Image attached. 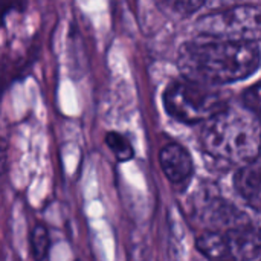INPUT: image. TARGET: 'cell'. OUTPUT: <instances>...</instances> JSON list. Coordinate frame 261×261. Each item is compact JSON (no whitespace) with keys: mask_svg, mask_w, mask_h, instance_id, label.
I'll return each instance as SVG.
<instances>
[{"mask_svg":"<svg viewBox=\"0 0 261 261\" xmlns=\"http://www.w3.org/2000/svg\"><path fill=\"white\" fill-rule=\"evenodd\" d=\"M243 107L261 118V80L248 87L242 95Z\"/></svg>","mask_w":261,"mask_h":261,"instance_id":"13","label":"cell"},{"mask_svg":"<svg viewBox=\"0 0 261 261\" xmlns=\"http://www.w3.org/2000/svg\"><path fill=\"white\" fill-rule=\"evenodd\" d=\"M193 210L196 219L214 231H228L249 222L245 213L208 187L194 194Z\"/></svg>","mask_w":261,"mask_h":261,"instance_id":"5","label":"cell"},{"mask_svg":"<svg viewBox=\"0 0 261 261\" xmlns=\"http://www.w3.org/2000/svg\"><path fill=\"white\" fill-rule=\"evenodd\" d=\"M196 248L203 257L211 258V260L231 258L228 239L223 231L210 229L208 232L202 234L196 240Z\"/></svg>","mask_w":261,"mask_h":261,"instance_id":"9","label":"cell"},{"mask_svg":"<svg viewBox=\"0 0 261 261\" xmlns=\"http://www.w3.org/2000/svg\"><path fill=\"white\" fill-rule=\"evenodd\" d=\"M234 187L245 203L261 213V164H246L240 167L234 177Z\"/></svg>","mask_w":261,"mask_h":261,"instance_id":"8","label":"cell"},{"mask_svg":"<svg viewBox=\"0 0 261 261\" xmlns=\"http://www.w3.org/2000/svg\"><path fill=\"white\" fill-rule=\"evenodd\" d=\"M206 0H156L158 6L168 15L190 17L199 11Z\"/></svg>","mask_w":261,"mask_h":261,"instance_id":"10","label":"cell"},{"mask_svg":"<svg viewBox=\"0 0 261 261\" xmlns=\"http://www.w3.org/2000/svg\"><path fill=\"white\" fill-rule=\"evenodd\" d=\"M49 232L43 225H35L31 232V251L34 258L44 260L49 252Z\"/></svg>","mask_w":261,"mask_h":261,"instance_id":"12","label":"cell"},{"mask_svg":"<svg viewBox=\"0 0 261 261\" xmlns=\"http://www.w3.org/2000/svg\"><path fill=\"white\" fill-rule=\"evenodd\" d=\"M165 112L184 124H203L228 107V101L214 86L187 76L168 83L162 95Z\"/></svg>","mask_w":261,"mask_h":261,"instance_id":"3","label":"cell"},{"mask_svg":"<svg viewBox=\"0 0 261 261\" xmlns=\"http://www.w3.org/2000/svg\"><path fill=\"white\" fill-rule=\"evenodd\" d=\"M196 28L200 35L236 41H258L261 38V6L239 5L202 15Z\"/></svg>","mask_w":261,"mask_h":261,"instance_id":"4","label":"cell"},{"mask_svg":"<svg viewBox=\"0 0 261 261\" xmlns=\"http://www.w3.org/2000/svg\"><path fill=\"white\" fill-rule=\"evenodd\" d=\"M203 153L220 165H246L261 151V124L248 109L226 107L203 122L200 130Z\"/></svg>","mask_w":261,"mask_h":261,"instance_id":"2","label":"cell"},{"mask_svg":"<svg viewBox=\"0 0 261 261\" xmlns=\"http://www.w3.org/2000/svg\"><path fill=\"white\" fill-rule=\"evenodd\" d=\"M159 164L167 179L174 185L187 184L194 173V164L190 151L176 142L167 144L159 151Z\"/></svg>","mask_w":261,"mask_h":261,"instance_id":"6","label":"cell"},{"mask_svg":"<svg viewBox=\"0 0 261 261\" xmlns=\"http://www.w3.org/2000/svg\"><path fill=\"white\" fill-rule=\"evenodd\" d=\"M106 145L112 150V153L119 162H127L135 156L130 141L118 132H109L106 135Z\"/></svg>","mask_w":261,"mask_h":261,"instance_id":"11","label":"cell"},{"mask_svg":"<svg viewBox=\"0 0 261 261\" xmlns=\"http://www.w3.org/2000/svg\"><path fill=\"white\" fill-rule=\"evenodd\" d=\"M261 49L257 41H236L200 35L179 49L177 66L184 76L210 86L242 81L258 70Z\"/></svg>","mask_w":261,"mask_h":261,"instance_id":"1","label":"cell"},{"mask_svg":"<svg viewBox=\"0 0 261 261\" xmlns=\"http://www.w3.org/2000/svg\"><path fill=\"white\" fill-rule=\"evenodd\" d=\"M223 232L228 239L231 258L252 260L261 255V228L251 220Z\"/></svg>","mask_w":261,"mask_h":261,"instance_id":"7","label":"cell"}]
</instances>
